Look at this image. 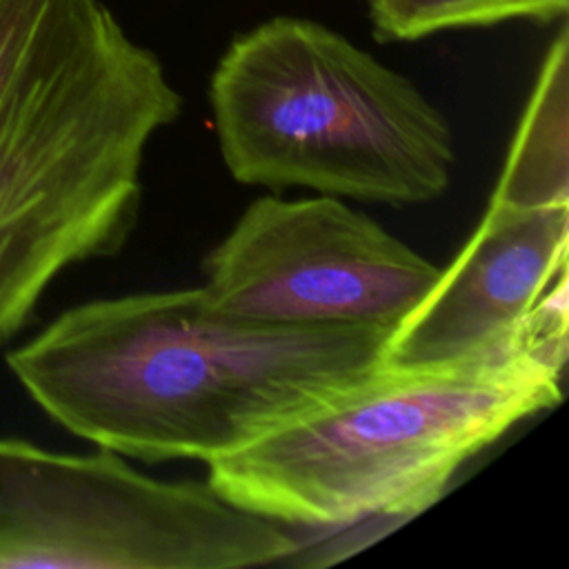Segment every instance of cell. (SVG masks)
<instances>
[{
	"mask_svg": "<svg viewBox=\"0 0 569 569\" xmlns=\"http://www.w3.org/2000/svg\"><path fill=\"white\" fill-rule=\"evenodd\" d=\"M378 325H278L204 287L80 302L7 367L62 429L136 460L211 462L385 360Z\"/></svg>",
	"mask_w": 569,
	"mask_h": 569,
	"instance_id": "obj_1",
	"label": "cell"
},
{
	"mask_svg": "<svg viewBox=\"0 0 569 569\" xmlns=\"http://www.w3.org/2000/svg\"><path fill=\"white\" fill-rule=\"evenodd\" d=\"M182 104L104 2L0 0V347L62 271L124 249Z\"/></svg>",
	"mask_w": 569,
	"mask_h": 569,
	"instance_id": "obj_2",
	"label": "cell"
},
{
	"mask_svg": "<svg viewBox=\"0 0 569 569\" xmlns=\"http://www.w3.org/2000/svg\"><path fill=\"white\" fill-rule=\"evenodd\" d=\"M567 327L445 362H380L207 462L231 505L282 527L416 516L456 471L562 400Z\"/></svg>",
	"mask_w": 569,
	"mask_h": 569,
	"instance_id": "obj_3",
	"label": "cell"
},
{
	"mask_svg": "<svg viewBox=\"0 0 569 569\" xmlns=\"http://www.w3.org/2000/svg\"><path fill=\"white\" fill-rule=\"evenodd\" d=\"M209 107L222 162L247 187L409 207L451 184L445 113L309 18L276 16L236 36L211 73Z\"/></svg>",
	"mask_w": 569,
	"mask_h": 569,
	"instance_id": "obj_4",
	"label": "cell"
},
{
	"mask_svg": "<svg viewBox=\"0 0 569 569\" xmlns=\"http://www.w3.org/2000/svg\"><path fill=\"white\" fill-rule=\"evenodd\" d=\"M298 540L207 480H162L100 449L60 453L0 438V567L247 569Z\"/></svg>",
	"mask_w": 569,
	"mask_h": 569,
	"instance_id": "obj_5",
	"label": "cell"
},
{
	"mask_svg": "<svg viewBox=\"0 0 569 569\" xmlns=\"http://www.w3.org/2000/svg\"><path fill=\"white\" fill-rule=\"evenodd\" d=\"M222 309L278 325L393 329L440 267L342 198L253 200L202 262Z\"/></svg>",
	"mask_w": 569,
	"mask_h": 569,
	"instance_id": "obj_6",
	"label": "cell"
},
{
	"mask_svg": "<svg viewBox=\"0 0 569 569\" xmlns=\"http://www.w3.org/2000/svg\"><path fill=\"white\" fill-rule=\"evenodd\" d=\"M567 204L489 207L425 298L391 329L382 362H445L567 327Z\"/></svg>",
	"mask_w": 569,
	"mask_h": 569,
	"instance_id": "obj_7",
	"label": "cell"
},
{
	"mask_svg": "<svg viewBox=\"0 0 569 569\" xmlns=\"http://www.w3.org/2000/svg\"><path fill=\"white\" fill-rule=\"evenodd\" d=\"M569 29L562 20L540 62L491 200L505 204H567Z\"/></svg>",
	"mask_w": 569,
	"mask_h": 569,
	"instance_id": "obj_8",
	"label": "cell"
},
{
	"mask_svg": "<svg viewBox=\"0 0 569 569\" xmlns=\"http://www.w3.org/2000/svg\"><path fill=\"white\" fill-rule=\"evenodd\" d=\"M367 13L378 42H416L511 20L553 24L567 18L569 0H367Z\"/></svg>",
	"mask_w": 569,
	"mask_h": 569,
	"instance_id": "obj_9",
	"label": "cell"
}]
</instances>
